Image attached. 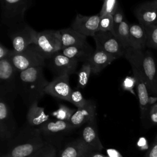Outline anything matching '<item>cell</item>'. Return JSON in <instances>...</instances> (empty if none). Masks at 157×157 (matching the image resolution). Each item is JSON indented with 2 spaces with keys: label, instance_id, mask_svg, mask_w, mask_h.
I'll use <instances>...</instances> for the list:
<instances>
[{
  "label": "cell",
  "instance_id": "9c48e42d",
  "mask_svg": "<svg viewBox=\"0 0 157 157\" xmlns=\"http://www.w3.org/2000/svg\"><path fill=\"white\" fill-rule=\"evenodd\" d=\"M13 104L7 99L0 97V137L2 141L13 138L17 123L12 112Z\"/></svg>",
  "mask_w": 157,
  "mask_h": 157
},
{
  "label": "cell",
  "instance_id": "30bf717a",
  "mask_svg": "<svg viewBox=\"0 0 157 157\" xmlns=\"http://www.w3.org/2000/svg\"><path fill=\"white\" fill-rule=\"evenodd\" d=\"M93 37L95 41L96 49L102 50L115 59L124 56L126 49L112 32L98 31Z\"/></svg>",
  "mask_w": 157,
  "mask_h": 157
},
{
  "label": "cell",
  "instance_id": "9a60e30c",
  "mask_svg": "<svg viewBox=\"0 0 157 157\" xmlns=\"http://www.w3.org/2000/svg\"><path fill=\"white\" fill-rule=\"evenodd\" d=\"M132 67L133 77L136 81V88L137 96L139 99V107L140 110V117L144 118L150 105V96L147 85L140 72L134 67Z\"/></svg>",
  "mask_w": 157,
  "mask_h": 157
},
{
  "label": "cell",
  "instance_id": "484cf974",
  "mask_svg": "<svg viewBox=\"0 0 157 157\" xmlns=\"http://www.w3.org/2000/svg\"><path fill=\"white\" fill-rule=\"evenodd\" d=\"M91 71V67L90 63H84L79 70L77 75V88L83 89L86 87L90 78Z\"/></svg>",
  "mask_w": 157,
  "mask_h": 157
},
{
  "label": "cell",
  "instance_id": "5b68a950",
  "mask_svg": "<svg viewBox=\"0 0 157 157\" xmlns=\"http://www.w3.org/2000/svg\"><path fill=\"white\" fill-rule=\"evenodd\" d=\"M19 72L9 58L0 60V97L13 103L17 93Z\"/></svg>",
  "mask_w": 157,
  "mask_h": 157
},
{
  "label": "cell",
  "instance_id": "1f68e13d",
  "mask_svg": "<svg viewBox=\"0 0 157 157\" xmlns=\"http://www.w3.org/2000/svg\"><path fill=\"white\" fill-rule=\"evenodd\" d=\"M31 157H56V150L51 144L46 142Z\"/></svg>",
  "mask_w": 157,
  "mask_h": 157
},
{
  "label": "cell",
  "instance_id": "d4e9b609",
  "mask_svg": "<svg viewBox=\"0 0 157 157\" xmlns=\"http://www.w3.org/2000/svg\"><path fill=\"white\" fill-rule=\"evenodd\" d=\"M129 26L126 20H124L118 26L114 28V31L112 33L120 40L125 49L130 47Z\"/></svg>",
  "mask_w": 157,
  "mask_h": 157
},
{
  "label": "cell",
  "instance_id": "4fadbf2b",
  "mask_svg": "<svg viewBox=\"0 0 157 157\" xmlns=\"http://www.w3.org/2000/svg\"><path fill=\"white\" fill-rule=\"evenodd\" d=\"M100 16L83 15L77 13L71 23V28L86 37H93L99 31Z\"/></svg>",
  "mask_w": 157,
  "mask_h": 157
},
{
  "label": "cell",
  "instance_id": "44dd1931",
  "mask_svg": "<svg viewBox=\"0 0 157 157\" xmlns=\"http://www.w3.org/2000/svg\"><path fill=\"white\" fill-rule=\"evenodd\" d=\"M62 48L82 45L87 42L86 36L71 28L59 30Z\"/></svg>",
  "mask_w": 157,
  "mask_h": 157
},
{
  "label": "cell",
  "instance_id": "4dcf8cb0",
  "mask_svg": "<svg viewBox=\"0 0 157 157\" xmlns=\"http://www.w3.org/2000/svg\"><path fill=\"white\" fill-rule=\"evenodd\" d=\"M118 7V0H104V2L99 15L101 17L109 14L113 15Z\"/></svg>",
  "mask_w": 157,
  "mask_h": 157
},
{
  "label": "cell",
  "instance_id": "ac0fdd59",
  "mask_svg": "<svg viewBox=\"0 0 157 157\" xmlns=\"http://www.w3.org/2000/svg\"><path fill=\"white\" fill-rule=\"evenodd\" d=\"M60 52L69 58L77 60L78 62H83L84 63L89 61L94 51L91 45L87 42L82 45L62 48Z\"/></svg>",
  "mask_w": 157,
  "mask_h": 157
},
{
  "label": "cell",
  "instance_id": "83f0119b",
  "mask_svg": "<svg viewBox=\"0 0 157 157\" xmlns=\"http://www.w3.org/2000/svg\"><path fill=\"white\" fill-rule=\"evenodd\" d=\"M144 28L147 34V47L157 48V22Z\"/></svg>",
  "mask_w": 157,
  "mask_h": 157
},
{
  "label": "cell",
  "instance_id": "7402d4cb",
  "mask_svg": "<svg viewBox=\"0 0 157 157\" xmlns=\"http://www.w3.org/2000/svg\"><path fill=\"white\" fill-rule=\"evenodd\" d=\"M115 59H116L114 57L108 53L96 49L92 53L88 62L91 65L92 72L98 74Z\"/></svg>",
  "mask_w": 157,
  "mask_h": 157
},
{
  "label": "cell",
  "instance_id": "e575fe53",
  "mask_svg": "<svg viewBox=\"0 0 157 157\" xmlns=\"http://www.w3.org/2000/svg\"><path fill=\"white\" fill-rule=\"evenodd\" d=\"M145 157H157V135L147 153Z\"/></svg>",
  "mask_w": 157,
  "mask_h": 157
},
{
  "label": "cell",
  "instance_id": "2e32d148",
  "mask_svg": "<svg viewBox=\"0 0 157 157\" xmlns=\"http://www.w3.org/2000/svg\"><path fill=\"white\" fill-rule=\"evenodd\" d=\"M44 137H59L74 129L69 121L48 120L39 128Z\"/></svg>",
  "mask_w": 157,
  "mask_h": 157
},
{
  "label": "cell",
  "instance_id": "52a82bcc",
  "mask_svg": "<svg viewBox=\"0 0 157 157\" xmlns=\"http://www.w3.org/2000/svg\"><path fill=\"white\" fill-rule=\"evenodd\" d=\"M37 31L22 22L9 28L8 34L11 39L13 51L19 53L34 44Z\"/></svg>",
  "mask_w": 157,
  "mask_h": 157
},
{
  "label": "cell",
  "instance_id": "6da1fadb",
  "mask_svg": "<svg viewBox=\"0 0 157 157\" xmlns=\"http://www.w3.org/2000/svg\"><path fill=\"white\" fill-rule=\"evenodd\" d=\"M44 67L38 66L19 72L17 93L28 107L43 98L45 89L49 83L44 74Z\"/></svg>",
  "mask_w": 157,
  "mask_h": 157
},
{
  "label": "cell",
  "instance_id": "ffe728a7",
  "mask_svg": "<svg viewBox=\"0 0 157 157\" xmlns=\"http://www.w3.org/2000/svg\"><path fill=\"white\" fill-rule=\"evenodd\" d=\"M130 47L142 50L147 47V34L144 26L139 24L129 26Z\"/></svg>",
  "mask_w": 157,
  "mask_h": 157
},
{
  "label": "cell",
  "instance_id": "7a4b0ae2",
  "mask_svg": "<svg viewBox=\"0 0 157 157\" xmlns=\"http://www.w3.org/2000/svg\"><path fill=\"white\" fill-rule=\"evenodd\" d=\"M10 140L7 153L11 157H31L46 143L39 129L29 125Z\"/></svg>",
  "mask_w": 157,
  "mask_h": 157
},
{
  "label": "cell",
  "instance_id": "8fae6325",
  "mask_svg": "<svg viewBox=\"0 0 157 157\" xmlns=\"http://www.w3.org/2000/svg\"><path fill=\"white\" fill-rule=\"evenodd\" d=\"M78 61L68 58L61 52H57L47 59V65L55 77L61 75H69L76 71Z\"/></svg>",
  "mask_w": 157,
  "mask_h": 157
},
{
  "label": "cell",
  "instance_id": "e0dca14e",
  "mask_svg": "<svg viewBox=\"0 0 157 157\" xmlns=\"http://www.w3.org/2000/svg\"><path fill=\"white\" fill-rule=\"evenodd\" d=\"M96 104L94 101L88 99L87 104L80 109H77L69 121L75 129L85 124L96 117Z\"/></svg>",
  "mask_w": 157,
  "mask_h": 157
},
{
  "label": "cell",
  "instance_id": "8992f818",
  "mask_svg": "<svg viewBox=\"0 0 157 157\" xmlns=\"http://www.w3.org/2000/svg\"><path fill=\"white\" fill-rule=\"evenodd\" d=\"M2 23L9 28L24 22L26 10L34 0H0Z\"/></svg>",
  "mask_w": 157,
  "mask_h": 157
},
{
  "label": "cell",
  "instance_id": "f1b7e54d",
  "mask_svg": "<svg viewBox=\"0 0 157 157\" xmlns=\"http://www.w3.org/2000/svg\"><path fill=\"white\" fill-rule=\"evenodd\" d=\"M69 102L74 104L77 109H80L87 104L88 100L84 98L82 94L78 90L75 89L72 90Z\"/></svg>",
  "mask_w": 157,
  "mask_h": 157
},
{
  "label": "cell",
  "instance_id": "d590c367",
  "mask_svg": "<svg viewBox=\"0 0 157 157\" xmlns=\"http://www.w3.org/2000/svg\"><path fill=\"white\" fill-rule=\"evenodd\" d=\"M149 117L151 121L157 124V103L153 104L149 110Z\"/></svg>",
  "mask_w": 157,
  "mask_h": 157
},
{
  "label": "cell",
  "instance_id": "603a6c76",
  "mask_svg": "<svg viewBox=\"0 0 157 157\" xmlns=\"http://www.w3.org/2000/svg\"><path fill=\"white\" fill-rule=\"evenodd\" d=\"M89 151H91L79 138L67 144L60 151L59 157H85Z\"/></svg>",
  "mask_w": 157,
  "mask_h": 157
},
{
  "label": "cell",
  "instance_id": "60d3db41",
  "mask_svg": "<svg viewBox=\"0 0 157 157\" xmlns=\"http://www.w3.org/2000/svg\"><path fill=\"white\" fill-rule=\"evenodd\" d=\"M1 157H11L9 154H7V153H6V154H5V155H4L3 156H2Z\"/></svg>",
  "mask_w": 157,
  "mask_h": 157
},
{
  "label": "cell",
  "instance_id": "277c9868",
  "mask_svg": "<svg viewBox=\"0 0 157 157\" xmlns=\"http://www.w3.org/2000/svg\"><path fill=\"white\" fill-rule=\"evenodd\" d=\"M8 58L18 72L34 67L47 66V59L34 44L19 53L12 50Z\"/></svg>",
  "mask_w": 157,
  "mask_h": 157
},
{
  "label": "cell",
  "instance_id": "d6a6232c",
  "mask_svg": "<svg viewBox=\"0 0 157 157\" xmlns=\"http://www.w3.org/2000/svg\"><path fill=\"white\" fill-rule=\"evenodd\" d=\"M135 86H136V79L134 77L131 76L126 77L123 79L121 84L122 88L124 91H129L134 95H135V92L134 91V88Z\"/></svg>",
  "mask_w": 157,
  "mask_h": 157
},
{
  "label": "cell",
  "instance_id": "5bb4252c",
  "mask_svg": "<svg viewBox=\"0 0 157 157\" xmlns=\"http://www.w3.org/2000/svg\"><path fill=\"white\" fill-rule=\"evenodd\" d=\"M96 117L85 124L81 132L80 139L90 151H101L103 145L99 139Z\"/></svg>",
  "mask_w": 157,
  "mask_h": 157
},
{
  "label": "cell",
  "instance_id": "836d02e7",
  "mask_svg": "<svg viewBox=\"0 0 157 157\" xmlns=\"http://www.w3.org/2000/svg\"><path fill=\"white\" fill-rule=\"evenodd\" d=\"M113 18L114 22V28L118 26L120 23H121L125 19L124 15L122 9L119 6L116 11L113 13Z\"/></svg>",
  "mask_w": 157,
  "mask_h": 157
},
{
  "label": "cell",
  "instance_id": "8d00e7d4",
  "mask_svg": "<svg viewBox=\"0 0 157 157\" xmlns=\"http://www.w3.org/2000/svg\"><path fill=\"white\" fill-rule=\"evenodd\" d=\"M12 50L8 49L6 46L1 44H0V60L8 58L12 52Z\"/></svg>",
  "mask_w": 157,
  "mask_h": 157
},
{
  "label": "cell",
  "instance_id": "74e56055",
  "mask_svg": "<svg viewBox=\"0 0 157 157\" xmlns=\"http://www.w3.org/2000/svg\"><path fill=\"white\" fill-rule=\"evenodd\" d=\"M107 157H123L119 151L113 148H109L106 150Z\"/></svg>",
  "mask_w": 157,
  "mask_h": 157
},
{
  "label": "cell",
  "instance_id": "b9f144b4",
  "mask_svg": "<svg viewBox=\"0 0 157 157\" xmlns=\"http://www.w3.org/2000/svg\"></svg>",
  "mask_w": 157,
  "mask_h": 157
},
{
  "label": "cell",
  "instance_id": "f546056e",
  "mask_svg": "<svg viewBox=\"0 0 157 157\" xmlns=\"http://www.w3.org/2000/svg\"><path fill=\"white\" fill-rule=\"evenodd\" d=\"M99 31L113 32L114 22L112 15L109 14L100 17Z\"/></svg>",
  "mask_w": 157,
  "mask_h": 157
},
{
  "label": "cell",
  "instance_id": "ba28073f",
  "mask_svg": "<svg viewBox=\"0 0 157 157\" xmlns=\"http://www.w3.org/2000/svg\"><path fill=\"white\" fill-rule=\"evenodd\" d=\"M34 44H36L45 58L48 59L62 50L59 30L47 29L37 32Z\"/></svg>",
  "mask_w": 157,
  "mask_h": 157
},
{
  "label": "cell",
  "instance_id": "d6986e66",
  "mask_svg": "<svg viewBox=\"0 0 157 157\" xmlns=\"http://www.w3.org/2000/svg\"><path fill=\"white\" fill-rule=\"evenodd\" d=\"M26 120L28 124L35 128H39L50 120L49 115L46 114L44 107L38 105L37 102L33 103L28 107Z\"/></svg>",
  "mask_w": 157,
  "mask_h": 157
},
{
  "label": "cell",
  "instance_id": "f35d334b",
  "mask_svg": "<svg viewBox=\"0 0 157 157\" xmlns=\"http://www.w3.org/2000/svg\"><path fill=\"white\" fill-rule=\"evenodd\" d=\"M85 157H107V156L101 153L98 151H91L88 152L86 154Z\"/></svg>",
  "mask_w": 157,
  "mask_h": 157
},
{
  "label": "cell",
  "instance_id": "7c38bea8",
  "mask_svg": "<svg viewBox=\"0 0 157 157\" xmlns=\"http://www.w3.org/2000/svg\"><path fill=\"white\" fill-rule=\"evenodd\" d=\"M72 91L69 84V75L66 74L55 77L45 89V94L68 102Z\"/></svg>",
  "mask_w": 157,
  "mask_h": 157
},
{
  "label": "cell",
  "instance_id": "ab89813d",
  "mask_svg": "<svg viewBox=\"0 0 157 157\" xmlns=\"http://www.w3.org/2000/svg\"><path fill=\"white\" fill-rule=\"evenodd\" d=\"M143 4L148 7L152 9H157V0H153L151 1L147 2Z\"/></svg>",
  "mask_w": 157,
  "mask_h": 157
},
{
  "label": "cell",
  "instance_id": "4316f807",
  "mask_svg": "<svg viewBox=\"0 0 157 157\" xmlns=\"http://www.w3.org/2000/svg\"><path fill=\"white\" fill-rule=\"evenodd\" d=\"M76 110L64 104H59L58 109L52 112V115L57 120L69 121Z\"/></svg>",
  "mask_w": 157,
  "mask_h": 157
},
{
  "label": "cell",
  "instance_id": "3957f363",
  "mask_svg": "<svg viewBox=\"0 0 157 157\" xmlns=\"http://www.w3.org/2000/svg\"><path fill=\"white\" fill-rule=\"evenodd\" d=\"M124 56L141 74L150 94L157 97V70L153 56L142 50L128 48Z\"/></svg>",
  "mask_w": 157,
  "mask_h": 157
},
{
  "label": "cell",
  "instance_id": "cb8c5ba5",
  "mask_svg": "<svg viewBox=\"0 0 157 157\" xmlns=\"http://www.w3.org/2000/svg\"><path fill=\"white\" fill-rule=\"evenodd\" d=\"M135 15L139 24L144 27L151 25L157 22V9L148 7L144 4L136 9Z\"/></svg>",
  "mask_w": 157,
  "mask_h": 157
}]
</instances>
